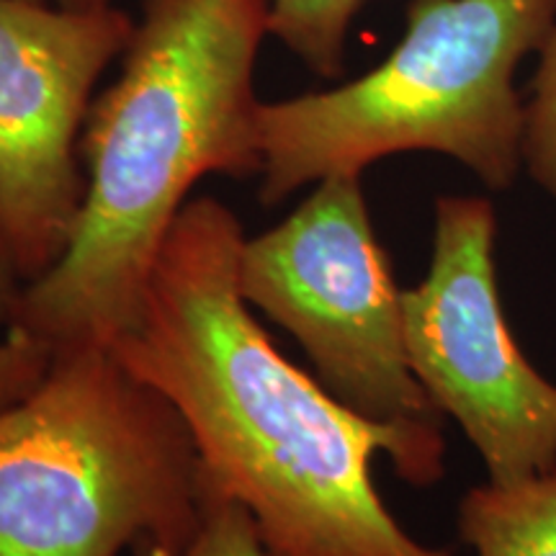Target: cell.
Segmentation results:
<instances>
[{"label": "cell", "mask_w": 556, "mask_h": 556, "mask_svg": "<svg viewBox=\"0 0 556 556\" xmlns=\"http://www.w3.org/2000/svg\"><path fill=\"white\" fill-rule=\"evenodd\" d=\"M206 471V469H204ZM131 556H270L253 516L240 500L206 475L204 507L197 533L176 552H137Z\"/></svg>", "instance_id": "30bf717a"}, {"label": "cell", "mask_w": 556, "mask_h": 556, "mask_svg": "<svg viewBox=\"0 0 556 556\" xmlns=\"http://www.w3.org/2000/svg\"><path fill=\"white\" fill-rule=\"evenodd\" d=\"M26 283L29 281L21 274L16 255H13L9 240H5L3 229H0V328L9 330Z\"/></svg>", "instance_id": "4fadbf2b"}, {"label": "cell", "mask_w": 556, "mask_h": 556, "mask_svg": "<svg viewBox=\"0 0 556 556\" xmlns=\"http://www.w3.org/2000/svg\"><path fill=\"white\" fill-rule=\"evenodd\" d=\"M204 484L184 417L111 345L60 348L0 409V556L176 552Z\"/></svg>", "instance_id": "277c9868"}, {"label": "cell", "mask_w": 556, "mask_h": 556, "mask_svg": "<svg viewBox=\"0 0 556 556\" xmlns=\"http://www.w3.org/2000/svg\"><path fill=\"white\" fill-rule=\"evenodd\" d=\"M268 0H144L122 73L80 137L86 197L65 253L24 287L9 330L50 351L135 323L173 222L204 176H261L255 60Z\"/></svg>", "instance_id": "7a4b0ae2"}, {"label": "cell", "mask_w": 556, "mask_h": 556, "mask_svg": "<svg viewBox=\"0 0 556 556\" xmlns=\"http://www.w3.org/2000/svg\"><path fill=\"white\" fill-rule=\"evenodd\" d=\"M238 289L304 348L317 381L366 420L443 435L407 358L402 291L368 212L364 176L340 173L268 232L242 240Z\"/></svg>", "instance_id": "5b68a950"}, {"label": "cell", "mask_w": 556, "mask_h": 556, "mask_svg": "<svg viewBox=\"0 0 556 556\" xmlns=\"http://www.w3.org/2000/svg\"><path fill=\"white\" fill-rule=\"evenodd\" d=\"M523 168L556 201V26L539 50L533 93L526 103Z\"/></svg>", "instance_id": "8fae6325"}, {"label": "cell", "mask_w": 556, "mask_h": 556, "mask_svg": "<svg viewBox=\"0 0 556 556\" xmlns=\"http://www.w3.org/2000/svg\"><path fill=\"white\" fill-rule=\"evenodd\" d=\"M242 240L225 201L180 208L116 356L173 402L270 556H456L409 536L371 475L387 454L402 482H441L443 435L366 420L291 364L238 289Z\"/></svg>", "instance_id": "6da1fadb"}, {"label": "cell", "mask_w": 556, "mask_h": 556, "mask_svg": "<svg viewBox=\"0 0 556 556\" xmlns=\"http://www.w3.org/2000/svg\"><path fill=\"white\" fill-rule=\"evenodd\" d=\"M556 26V0H409L392 54L343 86L261 103L266 206L400 152H438L507 191L523 170L518 65Z\"/></svg>", "instance_id": "3957f363"}, {"label": "cell", "mask_w": 556, "mask_h": 556, "mask_svg": "<svg viewBox=\"0 0 556 556\" xmlns=\"http://www.w3.org/2000/svg\"><path fill=\"white\" fill-rule=\"evenodd\" d=\"M458 536L475 556H556V469L471 486L458 503Z\"/></svg>", "instance_id": "ba28073f"}, {"label": "cell", "mask_w": 556, "mask_h": 556, "mask_svg": "<svg viewBox=\"0 0 556 556\" xmlns=\"http://www.w3.org/2000/svg\"><path fill=\"white\" fill-rule=\"evenodd\" d=\"M366 0H268V34L312 73L338 78L353 18Z\"/></svg>", "instance_id": "9c48e42d"}, {"label": "cell", "mask_w": 556, "mask_h": 556, "mask_svg": "<svg viewBox=\"0 0 556 556\" xmlns=\"http://www.w3.org/2000/svg\"><path fill=\"white\" fill-rule=\"evenodd\" d=\"M50 361V348L5 330V338H0V409L26 397L47 374Z\"/></svg>", "instance_id": "7c38bea8"}, {"label": "cell", "mask_w": 556, "mask_h": 556, "mask_svg": "<svg viewBox=\"0 0 556 556\" xmlns=\"http://www.w3.org/2000/svg\"><path fill=\"white\" fill-rule=\"evenodd\" d=\"M131 31L114 3L0 0V229L26 281L65 253L86 197L80 131Z\"/></svg>", "instance_id": "52a82bcc"}, {"label": "cell", "mask_w": 556, "mask_h": 556, "mask_svg": "<svg viewBox=\"0 0 556 556\" xmlns=\"http://www.w3.org/2000/svg\"><path fill=\"white\" fill-rule=\"evenodd\" d=\"M495 238V206L484 197L438 199L428 274L402 291V319L430 402L477 448L486 482L513 484L556 469V384L507 325Z\"/></svg>", "instance_id": "8992f818"}, {"label": "cell", "mask_w": 556, "mask_h": 556, "mask_svg": "<svg viewBox=\"0 0 556 556\" xmlns=\"http://www.w3.org/2000/svg\"><path fill=\"white\" fill-rule=\"evenodd\" d=\"M60 5H75V9H86V5H106L111 0H54Z\"/></svg>", "instance_id": "5bb4252c"}]
</instances>
